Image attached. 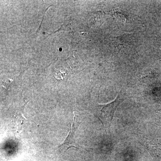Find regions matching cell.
Here are the masks:
<instances>
[{
	"mask_svg": "<svg viewBox=\"0 0 161 161\" xmlns=\"http://www.w3.org/2000/svg\"><path fill=\"white\" fill-rule=\"evenodd\" d=\"M78 117H76L75 115V112H74V118L72 122L71 129L68 134L65 140L59 146V149H60V150L62 151L64 150V152H65L71 148L78 149L80 147H80L78 143L76 142L75 137V132L78 129L79 125H80V123L78 122Z\"/></svg>",
	"mask_w": 161,
	"mask_h": 161,
	"instance_id": "cell-2",
	"label": "cell"
},
{
	"mask_svg": "<svg viewBox=\"0 0 161 161\" xmlns=\"http://www.w3.org/2000/svg\"><path fill=\"white\" fill-rule=\"evenodd\" d=\"M123 100V98L120 94L112 102L105 104H97L90 109L100 121L106 130H108L110 131L115 111Z\"/></svg>",
	"mask_w": 161,
	"mask_h": 161,
	"instance_id": "cell-1",
	"label": "cell"
}]
</instances>
